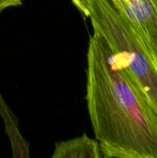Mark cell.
Listing matches in <instances>:
<instances>
[{"mask_svg": "<svg viewBox=\"0 0 157 158\" xmlns=\"http://www.w3.org/2000/svg\"><path fill=\"white\" fill-rule=\"evenodd\" d=\"M89 18L157 115V58L109 0H92Z\"/></svg>", "mask_w": 157, "mask_h": 158, "instance_id": "cell-2", "label": "cell"}, {"mask_svg": "<svg viewBox=\"0 0 157 158\" xmlns=\"http://www.w3.org/2000/svg\"><path fill=\"white\" fill-rule=\"evenodd\" d=\"M75 7L86 18H89L90 14L91 2L92 0H72Z\"/></svg>", "mask_w": 157, "mask_h": 158, "instance_id": "cell-6", "label": "cell"}, {"mask_svg": "<svg viewBox=\"0 0 157 158\" xmlns=\"http://www.w3.org/2000/svg\"><path fill=\"white\" fill-rule=\"evenodd\" d=\"M0 116L3 120L5 131L12 146L14 158H29L30 144L25 140L18 128L17 117L9 108L0 93Z\"/></svg>", "mask_w": 157, "mask_h": 158, "instance_id": "cell-5", "label": "cell"}, {"mask_svg": "<svg viewBox=\"0 0 157 158\" xmlns=\"http://www.w3.org/2000/svg\"><path fill=\"white\" fill-rule=\"evenodd\" d=\"M22 5V0H0V13L9 7H16Z\"/></svg>", "mask_w": 157, "mask_h": 158, "instance_id": "cell-7", "label": "cell"}, {"mask_svg": "<svg viewBox=\"0 0 157 158\" xmlns=\"http://www.w3.org/2000/svg\"><path fill=\"white\" fill-rule=\"evenodd\" d=\"M157 58V0H109Z\"/></svg>", "mask_w": 157, "mask_h": 158, "instance_id": "cell-3", "label": "cell"}, {"mask_svg": "<svg viewBox=\"0 0 157 158\" xmlns=\"http://www.w3.org/2000/svg\"><path fill=\"white\" fill-rule=\"evenodd\" d=\"M52 158H102L99 142L86 134L55 143Z\"/></svg>", "mask_w": 157, "mask_h": 158, "instance_id": "cell-4", "label": "cell"}, {"mask_svg": "<svg viewBox=\"0 0 157 158\" xmlns=\"http://www.w3.org/2000/svg\"><path fill=\"white\" fill-rule=\"evenodd\" d=\"M86 57V100L102 158H157V115L98 32Z\"/></svg>", "mask_w": 157, "mask_h": 158, "instance_id": "cell-1", "label": "cell"}]
</instances>
